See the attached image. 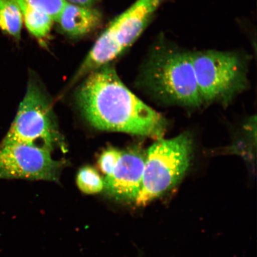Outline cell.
<instances>
[{
	"mask_svg": "<svg viewBox=\"0 0 257 257\" xmlns=\"http://www.w3.org/2000/svg\"><path fill=\"white\" fill-rule=\"evenodd\" d=\"M76 94L80 110L99 130L163 138L167 121L141 100L121 82L114 67L107 64L86 76Z\"/></svg>",
	"mask_w": 257,
	"mask_h": 257,
	"instance_id": "obj_1",
	"label": "cell"
},
{
	"mask_svg": "<svg viewBox=\"0 0 257 257\" xmlns=\"http://www.w3.org/2000/svg\"><path fill=\"white\" fill-rule=\"evenodd\" d=\"M141 78L154 95L166 102L194 107L204 103L196 80L191 53L162 38L151 49Z\"/></svg>",
	"mask_w": 257,
	"mask_h": 257,
	"instance_id": "obj_2",
	"label": "cell"
},
{
	"mask_svg": "<svg viewBox=\"0 0 257 257\" xmlns=\"http://www.w3.org/2000/svg\"><path fill=\"white\" fill-rule=\"evenodd\" d=\"M193 143L190 135L157 140L148 150L138 206L149 204L174 187L190 165Z\"/></svg>",
	"mask_w": 257,
	"mask_h": 257,
	"instance_id": "obj_3",
	"label": "cell"
},
{
	"mask_svg": "<svg viewBox=\"0 0 257 257\" xmlns=\"http://www.w3.org/2000/svg\"><path fill=\"white\" fill-rule=\"evenodd\" d=\"M203 102L228 103L247 85V61L241 54L216 50L191 53Z\"/></svg>",
	"mask_w": 257,
	"mask_h": 257,
	"instance_id": "obj_4",
	"label": "cell"
},
{
	"mask_svg": "<svg viewBox=\"0 0 257 257\" xmlns=\"http://www.w3.org/2000/svg\"><path fill=\"white\" fill-rule=\"evenodd\" d=\"M12 143L31 144L51 152L66 149L50 102L34 78L29 81L23 101L1 144Z\"/></svg>",
	"mask_w": 257,
	"mask_h": 257,
	"instance_id": "obj_5",
	"label": "cell"
},
{
	"mask_svg": "<svg viewBox=\"0 0 257 257\" xmlns=\"http://www.w3.org/2000/svg\"><path fill=\"white\" fill-rule=\"evenodd\" d=\"M51 153L31 144H0V179L59 181L64 162Z\"/></svg>",
	"mask_w": 257,
	"mask_h": 257,
	"instance_id": "obj_6",
	"label": "cell"
},
{
	"mask_svg": "<svg viewBox=\"0 0 257 257\" xmlns=\"http://www.w3.org/2000/svg\"><path fill=\"white\" fill-rule=\"evenodd\" d=\"M146 153L138 148L121 151L113 170L105 176L104 190L114 200L138 205Z\"/></svg>",
	"mask_w": 257,
	"mask_h": 257,
	"instance_id": "obj_7",
	"label": "cell"
},
{
	"mask_svg": "<svg viewBox=\"0 0 257 257\" xmlns=\"http://www.w3.org/2000/svg\"><path fill=\"white\" fill-rule=\"evenodd\" d=\"M168 0H137L109 25L125 51L133 46L146 30L154 15Z\"/></svg>",
	"mask_w": 257,
	"mask_h": 257,
	"instance_id": "obj_8",
	"label": "cell"
},
{
	"mask_svg": "<svg viewBox=\"0 0 257 257\" xmlns=\"http://www.w3.org/2000/svg\"><path fill=\"white\" fill-rule=\"evenodd\" d=\"M124 51L115 38L113 31L108 26L96 41L88 55L83 61L74 75L70 85L75 84L89 74L110 64Z\"/></svg>",
	"mask_w": 257,
	"mask_h": 257,
	"instance_id": "obj_9",
	"label": "cell"
},
{
	"mask_svg": "<svg viewBox=\"0 0 257 257\" xmlns=\"http://www.w3.org/2000/svg\"><path fill=\"white\" fill-rule=\"evenodd\" d=\"M102 19L101 12L93 6L88 7L67 3L57 22L68 36L79 38L97 28Z\"/></svg>",
	"mask_w": 257,
	"mask_h": 257,
	"instance_id": "obj_10",
	"label": "cell"
},
{
	"mask_svg": "<svg viewBox=\"0 0 257 257\" xmlns=\"http://www.w3.org/2000/svg\"><path fill=\"white\" fill-rule=\"evenodd\" d=\"M17 3L21 8L26 27L30 34L40 41L47 39L54 19L45 13L32 8L23 3Z\"/></svg>",
	"mask_w": 257,
	"mask_h": 257,
	"instance_id": "obj_11",
	"label": "cell"
},
{
	"mask_svg": "<svg viewBox=\"0 0 257 257\" xmlns=\"http://www.w3.org/2000/svg\"><path fill=\"white\" fill-rule=\"evenodd\" d=\"M23 19L16 0H0V30L20 41Z\"/></svg>",
	"mask_w": 257,
	"mask_h": 257,
	"instance_id": "obj_12",
	"label": "cell"
},
{
	"mask_svg": "<svg viewBox=\"0 0 257 257\" xmlns=\"http://www.w3.org/2000/svg\"><path fill=\"white\" fill-rule=\"evenodd\" d=\"M76 184L80 191L87 195H94L104 190V181L97 170L90 166L80 169L76 176Z\"/></svg>",
	"mask_w": 257,
	"mask_h": 257,
	"instance_id": "obj_13",
	"label": "cell"
},
{
	"mask_svg": "<svg viewBox=\"0 0 257 257\" xmlns=\"http://www.w3.org/2000/svg\"><path fill=\"white\" fill-rule=\"evenodd\" d=\"M51 16L57 22L67 2L64 0H16Z\"/></svg>",
	"mask_w": 257,
	"mask_h": 257,
	"instance_id": "obj_14",
	"label": "cell"
},
{
	"mask_svg": "<svg viewBox=\"0 0 257 257\" xmlns=\"http://www.w3.org/2000/svg\"><path fill=\"white\" fill-rule=\"evenodd\" d=\"M121 150L108 148L101 154L98 160V165L101 171L105 176H107L113 170L119 158Z\"/></svg>",
	"mask_w": 257,
	"mask_h": 257,
	"instance_id": "obj_15",
	"label": "cell"
},
{
	"mask_svg": "<svg viewBox=\"0 0 257 257\" xmlns=\"http://www.w3.org/2000/svg\"><path fill=\"white\" fill-rule=\"evenodd\" d=\"M64 1L70 3V4L91 7L100 0H64Z\"/></svg>",
	"mask_w": 257,
	"mask_h": 257,
	"instance_id": "obj_16",
	"label": "cell"
}]
</instances>
